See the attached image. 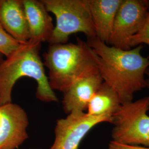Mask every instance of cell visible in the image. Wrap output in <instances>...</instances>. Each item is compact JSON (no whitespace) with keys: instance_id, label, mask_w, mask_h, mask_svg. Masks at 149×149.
Instances as JSON below:
<instances>
[{"instance_id":"obj_2","label":"cell","mask_w":149,"mask_h":149,"mask_svg":"<svg viewBox=\"0 0 149 149\" xmlns=\"http://www.w3.org/2000/svg\"><path fill=\"white\" fill-rule=\"evenodd\" d=\"M41 44L29 40L0 63V106L12 102V90L23 77L37 83L36 96L44 102H57L58 98L51 88L44 65L40 56Z\"/></svg>"},{"instance_id":"obj_7","label":"cell","mask_w":149,"mask_h":149,"mask_svg":"<svg viewBox=\"0 0 149 149\" xmlns=\"http://www.w3.org/2000/svg\"><path fill=\"white\" fill-rule=\"evenodd\" d=\"M112 117L92 116L85 112L68 114L56 123L55 139L50 149H78L92 128L102 123H112Z\"/></svg>"},{"instance_id":"obj_5","label":"cell","mask_w":149,"mask_h":149,"mask_svg":"<svg viewBox=\"0 0 149 149\" xmlns=\"http://www.w3.org/2000/svg\"><path fill=\"white\" fill-rule=\"evenodd\" d=\"M149 96L122 104L112 116V141L149 148Z\"/></svg>"},{"instance_id":"obj_3","label":"cell","mask_w":149,"mask_h":149,"mask_svg":"<svg viewBox=\"0 0 149 149\" xmlns=\"http://www.w3.org/2000/svg\"><path fill=\"white\" fill-rule=\"evenodd\" d=\"M43 58L51 88L63 93L76 81L99 72L96 54L79 38L76 43L49 45Z\"/></svg>"},{"instance_id":"obj_18","label":"cell","mask_w":149,"mask_h":149,"mask_svg":"<svg viewBox=\"0 0 149 149\" xmlns=\"http://www.w3.org/2000/svg\"><path fill=\"white\" fill-rule=\"evenodd\" d=\"M3 59L2 55L0 54V63H1V62L3 61Z\"/></svg>"},{"instance_id":"obj_12","label":"cell","mask_w":149,"mask_h":149,"mask_svg":"<svg viewBox=\"0 0 149 149\" xmlns=\"http://www.w3.org/2000/svg\"><path fill=\"white\" fill-rule=\"evenodd\" d=\"M123 0H88L96 38L108 44Z\"/></svg>"},{"instance_id":"obj_11","label":"cell","mask_w":149,"mask_h":149,"mask_svg":"<svg viewBox=\"0 0 149 149\" xmlns=\"http://www.w3.org/2000/svg\"><path fill=\"white\" fill-rule=\"evenodd\" d=\"M29 29L30 39L39 43L48 42L54 29L52 18L42 1L22 0Z\"/></svg>"},{"instance_id":"obj_17","label":"cell","mask_w":149,"mask_h":149,"mask_svg":"<svg viewBox=\"0 0 149 149\" xmlns=\"http://www.w3.org/2000/svg\"><path fill=\"white\" fill-rule=\"evenodd\" d=\"M146 76H147V79H146V87L149 88V69L146 72Z\"/></svg>"},{"instance_id":"obj_14","label":"cell","mask_w":149,"mask_h":149,"mask_svg":"<svg viewBox=\"0 0 149 149\" xmlns=\"http://www.w3.org/2000/svg\"><path fill=\"white\" fill-rule=\"evenodd\" d=\"M8 34L0 23V54L6 58L15 52L22 44Z\"/></svg>"},{"instance_id":"obj_1","label":"cell","mask_w":149,"mask_h":149,"mask_svg":"<svg viewBox=\"0 0 149 149\" xmlns=\"http://www.w3.org/2000/svg\"><path fill=\"white\" fill-rule=\"evenodd\" d=\"M86 42L97 56L103 82L117 93L121 104L133 101L134 94L146 87L145 77L149 69V57L143 56V45L122 50L96 37L87 38Z\"/></svg>"},{"instance_id":"obj_4","label":"cell","mask_w":149,"mask_h":149,"mask_svg":"<svg viewBox=\"0 0 149 149\" xmlns=\"http://www.w3.org/2000/svg\"><path fill=\"white\" fill-rule=\"evenodd\" d=\"M56 24L48 43H67L72 34L82 33L87 38L96 37L88 0H42Z\"/></svg>"},{"instance_id":"obj_15","label":"cell","mask_w":149,"mask_h":149,"mask_svg":"<svg viewBox=\"0 0 149 149\" xmlns=\"http://www.w3.org/2000/svg\"><path fill=\"white\" fill-rule=\"evenodd\" d=\"M142 44H146L149 46V12L144 26L140 31L132 38L130 41L131 48H134Z\"/></svg>"},{"instance_id":"obj_13","label":"cell","mask_w":149,"mask_h":149,"mask_svg":"<svg viewBox=\"0 0 149 149\" xmlns=\"http://www.w3.org/2000/svg\"><path fill=\"white\" fill-rule=\"evenodd\" d=\"M121 105L117 93L103 82L89 102L87 113L96 117H112Z\"/></svg>"},{"instance_id":"obj_8","label":"cell","mask_w":149,"mask_h":149,"mask_svg":"<svg viewBox=\"0 0 149 149\" xmlns=\"http://www.w3.org/2000/svg\"><path fill=\"white\" fill-rule=\"evenodd\" d=\"M25 110L12 102L0 106V149H16L28 138Z\"/></svg>"},{"instance_id":"obj_9","label":"cell","mask_w":149,"mask_h":149,"mask_svg":"<svg viewBox=\"0 0 149 149\" xmlns=\"http://www.w3.org/2000/svg\"><path fill=\"white\" fill-rule=\"evenodd\" d=\"M103 82L99 72L76 81L64 92L62 101L65 113L85 112L91 99Z\"/></svg>"},{"instance_id":"obj_16","label":"cell","mask_w":149,"mask_h":149,"mask_svg":"<svg viewBox=\"0 0 149 149\" xmlns=\"http://www.w3.org/2000/svg\"><path fill=\"white\" fill-rule=\"evenodd\" d=\"M108 149H149V148L141 146L124 145L111 140L108 145Z\"/></svg>"},{"instance_id":"obj_10","label":"cell","mask_w":149,"mask_h":149,"mask_svg":"<svg viewBox=\"0 0 149 149\" xmlns=\"http://www.w3.org/2000/svg\"><path fill=\"white\" fill-rule=\"evenodd\" d=\"M0 23L11 37L21 43L30 39L22 0H0Z\"/></svg>"},{"instance_id":"obj_6","label":"cell","mask_w":149,"mask_h":149,"mask_svg":"<svg viewBox=\"0 0 149 149\" xmlns=\"http://www.w3.org/2000/svg\"><path fill=\"white\" fill-rule=\"evenodd\" d=\"M149 1L123 0L118 10L108 45L122 50L131 48L130 41L146 20Z\"/></svg>"}]
</instances>
